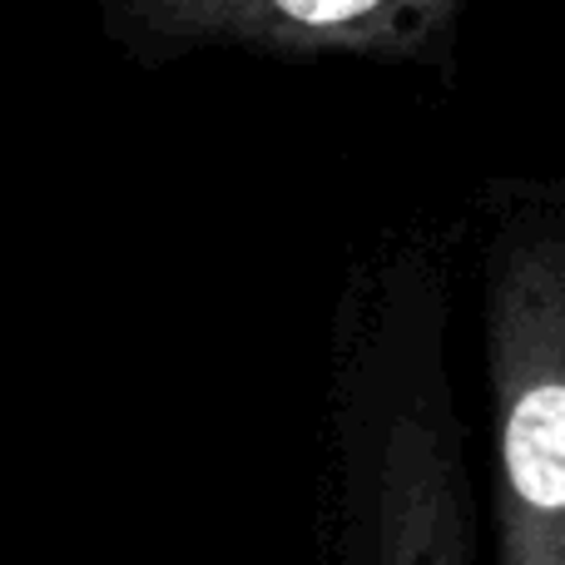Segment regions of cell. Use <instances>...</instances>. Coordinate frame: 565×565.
I'll return each mask as SVG.
<instances>
[{
    "label": "cell",
    "instance_id": "6da1fadb",
    "mask_svg": "<svg viewBox=\"0 0 565 565\" xmlns=\"http://www.w3.org/2000/svg\"><path fill=\"white\" fill-rule=\"evenodd\" d=\"M318 551L322 565H477L451 282L427 244L358 258L332 302Z\"/></svg>",
    "mask_w": 565,
    "mask_h": 565
},
{
    "label": "cell",
    "instance_id": "7a4b0ae2",
    "mask_svg": "<svg viewBox=\"0 0 565 565\" xmlns=\"http://www.w3.org/2000/svg\"><path fill=\"white\" fill-rule=\"evenodd\" d=\"M491 565H565V199L511 194L477 254Z\"/></svg>",
    "mask_w": 565,
    "mask_h": 565
},
{
    "label": "cell",
    "instance_id": "3957f363",
    "mask_svg": "<svg viewBox=\"0 0 565 565\" xmlns=\"http://www.w3.org/2000/svg\"><path fill=\"white\" fill-rule=\"evenodd\" d=\"M105 10L145 60L228 45L292 60L447 65L467 0H105Z\"/></svg>",
    "mask_w": 565,
    "mask_h": 565
}]
</instances>
